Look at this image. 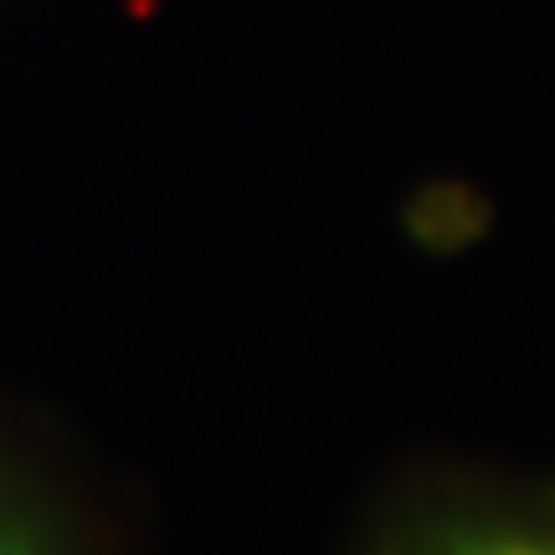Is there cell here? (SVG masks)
Masks as SVG:
<instances>
[{"instance_id": "6da1fadb", "label": "cell", "mask_w": 555, "mask_h": 555, "mask_svg": "<svg viewBox=\"0 0 555 555\" xmlns=\"http://www.w3.org/2000/svg\"><path fill=\"white\" fill-rule=\"evenodd\" d=\"M356 555H555V483L448 468L401 478Z\"/></svg>"}, {"instance_id": "7a4b0ae2", "label": "cell", "mask_w": 555, "mask_h": 555, "mask_svg": "<svg viewBox=\"0 0 555 555\" xmlns=\"http://www.w3.org/2000/svg\"><path fill=\"white\" fill-rule=\"evenodd\" d=\"M0 555H114L103 525L0 433Z\"/></svg>"}]
</instances>
